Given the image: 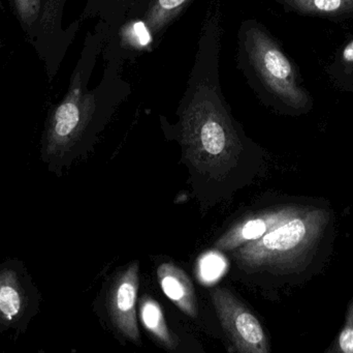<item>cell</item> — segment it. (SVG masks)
<instances>
[{
  "instance_id": "4fadbf2b",
  "label": "cell",
  "mask_w": 353,
  "mask_h": 353,
  "mask_svg": "<svg viewBox=\"0 0 353 353\" xmlns=\"http://www.w3.org/2000/svg\"><path fill=\"white\" fill-rule=\"evenodd\" d=\"M329 73L340 88L353 90V37L338 52Z\"/></svg>"
},
{
  "instance_id": "3957f363",
  "label": "cell",
  "mask_w": 353,
  "mask_h": 353,
  "mask_svg": "<svg viewBox=\"0 0 353 353\" xmlns=\"http://www.w3.org/2000/svg\"><path fill=\"white\" fill-rule=\"evenodd\" d=\"M333 213L307 205L300 213L247 242L232 253L238 267L247 273L292 275L312 263L333 224Z\"/></svg>"
},
{
  "instance_id": "ba28073f",
  "label": "cell",
  "mask_w": 353,
  "mask_h": 353,
  "mask_svg": "<svg viewBox=\"0 0 353 353\" xmlns=\"http://www.w3.org/2000/svg\"><path fill=\"white\" fill-rule=\"evenodd\" d=\"M139 271V261H134L115 278L107 294L108 310L114 327L123 337L136 343L140 342L136 309Z\"/></svg>"
},
{
  "instance_id": "52a82bcc",
  "label": "cell",
  "mask_w": 353,
  "mask_h": 353,
  "mask_svg": "<svg viewBox=\"0 0 353 353\" xmlns=\"http://www.w3.org/2000/svg\"><path fill=\"white\" fill-rule=\"evenodd\" d=\"M212 302L232 350L241 353H269V340L259 319L226 288L212 292Z\"/></svg>"
},
{
  "instance_id": "5bb4252c",
  "label": "cell",
  "mask_w": 353,
  "mask_h": 353,
  "mask_svg": "<svg viewBox=\"0 0 353 353\" xmlns=\"http://www.w3.org/2000/svg\"><path fill=\"white\" fill-rule=\"evenodd\" d=\"M225 269V259L215 252L207 253L199 261V276L205 283L215 282L223 275Z\"/></svg>"
},
{
  "instance_id": "7a4b0ae2",
  "label": "cell",
  "mask_w": 353,
  "mask_h": 353,
  "mask_svg": "<svg viewBox=\"0 0 353 353\" xmlns=\"http://www.w3.org/2000/svg\"><path fill=\"white\" fill-rule=\"evenodd\" d=\"M236 64L265 105L290 114L305 113L312 107L310 95L301 84L296 66L277 39L256 19L241 23Z\"/></svg>"
},
{
  "instance_id": "30bf717a",
  "label": "cell",
  "mask_w": 353,
  "mask_h": 353,
  "mask_svg": "<svg viewBox=\"0 0 353 353\" xmlns=\"http://www.w3.org/2000/svg\"><path fill=\"white\" fill-rule=\"evenodd\" d=\"M157 278L165 296L189 317L197 316L194 287L188 276L173 263H163L157 269Z\"/></svg>"
},
{
  "instance_id": "8fae6325",
  "label": "cell",
  "mask_w": 353,
  "mask_h": 353,
  "mask_svg": "<svg viewBox=\"0 0 353 353\" xmlns=\"http://www.w3.org/2000/svg\"><path fill=\"white\" fill-rule=\"evenodd\" d=\"M303 16L323 19L353 18V0H275Z\"/></svg>"
},
{
  "instance_id": "8992f818",
  "label": "cell",
  "mask_w": 353,
  "mask_h": 353,
  "mask_svg": "<svg viewBox=\"0 0 353 353\" xmlns=\"http://www.w3.org/2000/svg\"><path fill=\"white\" fill-rule=\"evenodd\" d=\"M41 294L26 265L12 258L0 263V333H26L29 323L39 314Z\"/></svg>"
},
{
  "instance_id": "9c48e42d",
  "label": "cell",
  "mask_w": 353,
  "mask_h": 353,
  "mask_svg": "<svg viewBox=\"0 0 353 353\" xmlns=\"http://www.w3.org/2000/svg\"><path fill=\"white\" fill-rule=\"evenodd\" d=\"M306 207L300 204L282 205L250 216L225 232L215 242L216 249L228 252L236 250L247 242L259 240L268 232L300 213Z\"/></svg>"
},
{
  "instance_id": "6da1fadb",
  "label": "cell",
  "mask_w": 353,
  "mask_h": 353,
  "mask_svg": "<svg viewBox=\"0 0 353 353\" xmlns=\"http://www.w3.org/2000/svg\"><path fill=\"white\" fill-rule=\"evenodd\" d=\"M107 37L108 26L103 21L88 31L65 95L48 111L41 138V160L57 175L89 149L132 93V85L122 76L124 64L114 57L105 58L103 76L97 86L89 88Z\"/></svg>"
},
{
  "instance_id": "5b68a950",
  "label": "cell",
  "mask_w": 353,
  "mask_h": 353,
  "mask_svg": "<svg viewBox=\"0 0 353 353\" xmlns=\"http://www.w3.org/2000/svg\"><path fill=\"white\" fill-rule=\"evenodd\" d=\"M193 1L148 0L140 10L128 15L118 28L108 33L103 57H114L124 64L154 51L168 29Z\"/></svg>"
},
{
  "instance_id": "277c9868",
  "label": "cell",
  "mask_w": 353,
  "mask_h": 353,
  "mask_svg": "<svg viewBox=\"0 0 353 353\" xmlns=\"http://www.w3.org/2000/svg\"><path fill=\"white\" fill-rule=\"evenodd\" d=\"M68 0H0V10L12 16L27 43L43 61L51 83L81 26L76 20L64 28V6Z\"/></svg>"
},
{
  "instance_id": "7c38bea8",
  "label": "cell",
  "mask_w": 353,
  "mask_h": 353,
  "mask_svg": "<svg viewBox=\"0 0 353 353\" xmlns=\"http://www.w3.org/2000/svg\"><path fill=\"white\" fill-rule=\"evenodd\" d=\"M140 304V314L143 325L163 347L169 350H175L178 342L176 341L165 323V316L159 303L146 296L141 300Z\"/></svg>"
},
{
  "instance_id": "2e32d148",
  "label": "cell",
  "mask_w": 353,
  "mask_h": 353,
  "mask_svg": "<svg viewBox=\"0 0 353 353\" xmlns=\"http://www.w3.org/2000/svg\"><path fill=\"white\" fill-rule=\"evenodd\" d=\"M3 46H4L3 41H2V39H0V51H1L2 48H3Z\"/></svg>"
},
{
  "instance_id": "9a60e30c",
  "label": "cell",
  "mask_w": 353,
  "mask_h": 353,
  "mask_svg": "<svg viewBox=\"0 0 353 353\" xmlns=\"http://www.w3.org/2000/svg\"><path fill=\"white\" fill-rule=\"evenodd\" d=\"M327 353H353V298L346 309L345 321L343 327L331 346L325 350Z\"/></svg>"
}]
</instances>
